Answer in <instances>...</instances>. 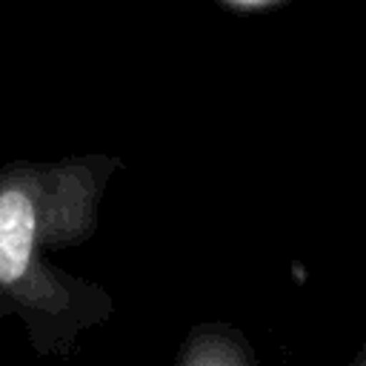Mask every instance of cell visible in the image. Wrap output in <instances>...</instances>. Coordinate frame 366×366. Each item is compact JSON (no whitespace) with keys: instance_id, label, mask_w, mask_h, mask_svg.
<instances>
[{"instance_id":"cell-1","label":"cell","mask_w":366,"mask_h":366,"mask_svg":"<svg viewBox=\"0 0 366 366\" xmlns=\"http://www.w3.org/2000/svg\"><path fill=\"white\" fill-rule=\"evenodd\" d=\"M117 166L112 157H74L0 169V329L20 320L40 357H74L80 337L114 315L109 289L60 269L49 252L97 234Z\"/></svg>"},{"instance_id":"cell-3","label":"cell","mask_w":366,"mask_h":366,"mask_svg":"<svg viewBox=\"0 0 366 366\" xmlns=\"http://www.w3.org/2000/svg\"><path fill=\"white\" fill-rule=\"evenodd\" d=\"M349 366H366V337H363V343H360V349H357V355L349 360Z\"/></svg>"},{"instance_id":"cell-2","label":"cell","mask_w":366,"mask_h":366,"mask_svg":"<svg viewBox=\"0 0 366 366\" xmlns=\"http://www.w3.org/2000/svg\"><path fill=\"white\" fill-rule=\"evenodd\" d=\"M174 366H263L249 335L229 320H200L183 335Z\"/></svg>"}]
</instances>
